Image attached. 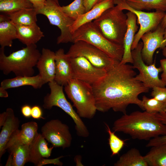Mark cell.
Returning a JSON list of instances; mask_svg holds the SVG:
<instances>
[{
  "label": "cell",
  "instance_id": "39",
  "mask_svg": "<svg viewBox=\"0 0 166 166\" xmlns=\"http://www.w3.org/2000/svg\"><path fill=\"white\" fill-rule=\"evenodd\" d=\"M31 2L34 8L36 10L41 9L44 6L46 0H28Z\"/></svg>",
  "mask_w": 166,
  "mask_h": 166
},
{
  "label": "cell",
  "instance_id": "31",
  "mask_svg": "<svg viewBox=\"0 0 166 166\" xmlns=\"http://www.w3.org/2000/svg\"><path fill=\"white\" fill-rule=\"evenodd\" d=\"M61 10L69 17L76 20L86 13L83 0H74L69 4L61 6Z\"/></svg>",
  "mask_w": 166,
  "mask_h": 166
},
{
  "label": "cell",
  "instance_id": "48",
  "mask_svg": "<svg viewBox=\"0 0 166 166\" xmlns=\"http://www.w3.org/2000/svg\"><path fill=\"white\" fill-rule=\"evenodd\" d=\"M103 0H98L97 3L99 2H101V1H103Z\"/></svg>",
  "mask_w": 166,
  "mask_h": 166
},
{
  "label": "cell",
  "instance_id": "12",
  "mask_svg": "<svg viewBox=\"0 0 166 166\" xmlns=\"http://www.w3.org/2000/svg\"><path fill=\"white\" fill-rule=\"evenodd\" d=\"M41 134L54 148L63 149L70 147L72 136L67 124L60 120H51L45 123L41 128Z\"/></svg>",
  "mask_w": 166,
  "mask_h": 166
},
{
  "label": "cell",
  "instance_id": "2",
  "mask_svg": "<svg viewBox=\"0 0 166 166\" xmlns=\"http://www.w3.org/2000/svg\"><path fill=\"white\" fill-rule=\"evenodd\" d=\"M112 129L114 132H121L129 135L133 139L148 140L166 135V125L155 114L145 111L124 114L114 122Z\"/></svg>",
  "mask_w": 166,
  "mask_h": 166
},
{
  "label": "cell",
  "instance_id": "29",
  "mask_svg": "<svg viewBox=\"0 0 166 166\" xmlns=\"http://www.w3.org/2000/svg\"><path fill=\"white\" fill-rule=\"evenodd\" d=\"M7 150L13 157V166H23L29 162L30 145L15 144L8 148Z\"/></svg>",
  "mask_w": 166,
  "mask_h": 166
},
{
  "label": "cell",
  "instance_id": "33",
  "mask_svg": "<svg viewBox=\"0 0 166 166\" xmlns=\"http://www.w3.org/2000/svg\"><path fill=\"white\" fill-rule=\"evenodd\" d=\"M106 130L109 134V144L112 152V156L117 155L125 144L124 140L121 139L112 132L109 125L105 123Z\"/></svg>",
  "mask_w": 166,
  "mask_h": 166
},
{
  "label": "cell",
  "instance_id": "13",
  "mask_svg": "<svg viewBox=\"0 0 166 166\" xmlns=\"http://www.w3.org/2000/svg\"><path fill=\"white\" fill-rule=\"evenodd\" d=\"M73 78L92 85L96 83L106 74V69L97 67L83 57H70Z\"/></svg>",
  "mask_w": 166,
  "mask_h": 166
},
{
  "label": "cell",
  "instance_id": "26",
  "mask_svg": "<svg viewBox=\"0 0 166 166\" xmlns=\"http://www.w3.org/2000/svg\"><path fill=\"white\" fill-rule=\"evenodd\" d=\"M151 147L144 156L148 166H166V143Z\"/></svg>",
  "mask_w": 166,
  "mask_h": 166
},
{
  "label": "cell",
  "instance_id": "27",
  "mask_svg": "<svg viewBox=\"0 0 166 166\" xmlns=\"http://www.w3.org/2000/svg\"><path fill=\"white\" fill-rule=\"evenodd\" d=\"M18 39L17 30L10 20L0 22V45L1 48L11 47L14 40Z\"/></svg>",
  "mask_w": 166,
  "mask_h": 166
},
{
  "label": "cell",
  "instance_id": "41",
  "mask_svg": "<svg viewBox=\"0 0 166 166\" xmlns=\"http://www.w3.org/2000/svg\"><path fill=\"white\" fill-rule=\"evenodd\" d=\"M6 113L4 112L0 114V128L2 126L6 118Z\"/></svg>",
  "mask_w": 166,
  "mask_h": 166
},
{
  "label": "cell",
  "instance_id": "14",
  "mask_svg": "<svg viewBox=\"0 0 166 166\" xmlns=\"http://www.w3.org/2000/svg\"><path fill=\"white\" fill-rule=\"evenodd\" d=\"M54 147H49L46 139L40 133H38L32 143L30 145L29 162L36 166H42L47 164H53L62 166L63 163L59 159L63 157L53 159H46L51 156Z\"/></svg>",
  "mask_w": 166,
  "mask_h": 166
},
{
  "label": "cell",
  "instance_id": "35",
  "mask_svg": "<svg viewBox=\"0 0 166 166\" xmlns=\"http://www.w3.org/2000/svg\"><path fill=\"white\" fill-rule=\"evenodd\" d=\"M151 96L153 98L166 104V88L154 86L152 88Z\"/></svg>",
  "mask_w": 166,
  "mask_h": 166
},
{
  "label": "cell",
  "instance_id": "7",
  "mask_svg": "<svg viewBox=\"0 0 166 166\" xmlns=\"http://www.w3.org/2000/svg\"><path fill=\"white\" fill-rule=\"evenodd\" d=\"M50 92L43 99V107L50 109L53 106L58 107L70 117L75 124V129L78 136L87 137L89 131L81 117L74 110L73 106L67 100L63 92V86L54 80L48 83Z\"/></svg>",
  "mask_w": 166,
  "mask_h": 166
},
{
  "label": "cell",
  "instance_id": "6",
  "mask_svg": "<svg viewBox=\"0 0 166 166\" xmlns=\"http://www.w3.org/2000/svg\"><path fill=\"white\" fill-rule=\"evenodd\" d=\"M73 42L82 41L101 49L112 58L121 61L124 52L123 45L113 43L101 33L93 22L85 23L72 34Z\"/></svg>",
  "mask_w": 166,
  "mask_h": 166
},
{
  "label": "cell",
  "instance_id": "37",
  "mask_svg": "<svg viewBox=\"0 0 166 166\" xmlns=\"http://www.w3.org/2000/svg\"><path fill=\"white\" fill-rule=\"evenodd\" d=\"M160 63L162 71L161 79L166 86V58L160 60Z\"/></svg>",
  "mask_w": 166,
  "mask_h": 166
},
{
  "label": "cell",
  "instance_id": "44",
  "mask_svg": "<svg viewBox=\"0 0 166 166\" xmlns=\"http://www.w3.org/2000/svg\"><path fill=\"white\" fill-rule=\"evenodd\" d=\"M13 160L12 156V154L10 153L5 166H13Z\"/></svg>",
  "mask_w": 166,
  "mask_h": 166
},
{
  "label": "cell",
  "instance_id": "40",
  "mask_svg": "<svg viewBox=\"0 0 166 166\" xmlns=\"http://www.w3.org/2000/svg\"><path fill=\"white\" fill-rule=\"evenodd\" d=\"M98 0H83L86 12L90 10L97 3Z\"/></svg>",
  "mask_w": 166,
  "mask_h": 166
},
{
  "label": "cell",
  "instance_id": "5",
  "mask_svg": "<svg viewBox=\"0 0 166 166\" xmlns=\"http://www.w3.org/2000/svg\"><path fill=\"white\" fill-rule=\"evenodd\" d=\"M64 90L82 118L91 119L97 110L92 85L72 78L65 86Z\"/></svg>",
  "mask_w": 166,
  "mask_h": 166
},
{
  "label": "cell",
  "instance_id": "1",
  "mask_svg": "<svg viewBox=\"0 0 166 166\" xmlns=\"http://www.w3.org/2000/svg\"><path fill=\"white\" fill-rule=\"evenodd\" d=\"M134 69L132 65L116 60L105 75L92 85L97 110L104 113L112 109L125 114L132 104L144 110L138 96L148 92L149 88L136 79Z\"/></svg>",
  "mask_w": 166,
  "mask_h": 166
},
{
  "label": "cell",
  "instance_id": "9",
  "mask_svg": "<svg viewBox=\"0 0 166 166\" xmlns=\"http://www.w3.org/2000/svg\"><path fill=\"white\" fill-rule=\"evenodd\" d=\"M69 57H83L95 66L107 70L117 60L94 45L85 42H76L66 53Z\"/></svg>",
  "mask_w": 166,
  "mask_h": 166
},
{
  "label": "cell",
  "instance_id": "3",
  "mask_svg": "<svg viewBox=\"0 0 166 166\" xmlns=\"http://www.w3.org/2000/svg\"><path fill=\"white\" fill-rule=\"evenodd\" d=\"M36 44H32L6 56L4 48L0 49V69L8 75L13 73L16 76H32L34 68L41 55Z\"/></svg>",
  "mask_w": 166,
  "mask_h": 166
},
{
  "label": "cell",
  "instance_id": "23",
  "mask_svg": "<svg viewBox=\"0 0 166 166\" xmlns=\"http://www.w3.org/2000/svg\"><path fill=\"white\" fill-rule=\"evenodd\" d=\"M45 83L39 74L35 76H16L3 80L1 87L7 89L20 86L30 85L35 89L41 88Z\"/></svg>",
  "mask_w": 166,
  "mask_h": 166
},
{
  "label": "cell",
  "instance_id": "21",
  "mask_svg": "<svg viewBox=\"0 0 166 166\" xmlns=\"http://www.w3.org/2000/svg\"><path fill=\"white\" fill-rule=\"evenodd\" d=\"M6 116L0 133V158L6 151V147L12 135L19 129L20 121L14 114V110L8 108Z\"/></svg>",
  "mask_w": 166,
  "mask_h": 166
},
{
  "label": "cell",
  "instance_id": "11",
  "mask_svg": "<svg viewBox=\"0 0 166 166\" xmlns=\"http://www.w3.org/2000/svg\"><path fill=\"white\" fill-rule=\"evenodd\" d=\"M114 3L123 10H128L135 14L137 17V22L140 25V28L135 36L131 50L136 47L144 34L156 28L161 23L166 13L158 11L148 12L136 10L128 6L125 1L114 0Z\"/></svg>",
  "mask_w": 166,
  "mask_h": 166
},
{
  "label": "cell",
  "instance_id": "19",
  "mask_svg": "<svg viewBox=\"0 0 166 166\" xmlns=\"http://www.w3.org/2000/svg\"><path fill=\"white\" fill-rule=\"evenodd\" d=\"M38 126L36 122L30 121L22 124L20 130L15 132L11 136L6 149L15 144L30 145L38 134Z\"/></svg>",
  "mask_w": 166,
  "mask_h": 166
},
{
  "label": "cell",
  "instance_id": "42",
  "mask_svg": "<svg viewBox=\"0 0 166 166\" xmlns=\"http://www.w3.org/2000/svg\"><path fill=\"white\" fill-rule=\"evenodd\" d=\"M10 20V19L8 14L0 13V22Z\"/></svg>",
  "mask_w": 166,
  "mask_h": 166
},
{
  "label": "cell",
  "instance_id": "4",
  "mask_svg": "<svg viewBox=\"0 0 166 166\" xmlns=\"http://www.w3.org/2000/svg\"><path fill=\"white\" fill-rule=\"evenodd\" d=\"M123 10L116 5L106 10L93 22L108 40L123 45L127 29V16Z\"/></svg>",
  "mask_w": 166,
  "mask_h": 166
},
{
  "label": "cell",
  "instance_id": "34",
  "mask_svg": "<svg viewBox=\"0 0 166 166\" xmlns=\"http://www.w3.org/2000/svg\"><path fill=\"white\" fill-rule=\"evenodd\" d=\"M155 115L162 123L166 125V112L158 113ZM165 143H166V135L159 136L151 139L146 145V147H151Z\"/></svg>",
  "mask_w": 166,
  "mask_h": 166
},
{
  "label": "cell",
  "instance_id": "16",
  "mask_svg": "<svg viewBox=\"0 0 166 166\" xmlns=\"http://www.w3.org/2000/svg\"><path fill=\"white\" fill-rule=\"evenodd\" d=\"M55 73L54 81L58 84L65 86L73 78L70 57L60 48L55 52Z\"/></svg>",
  "mask_w": 166,
  "mask_h": 166
},
{
  "label": "cell",
  "instance_id": "28",
  "mask_svg": "<svg viewBox=\"0 0 166 166\" xmlns=\"http://www.w3.org/2000/svg\"><path fill=\"white\" fill-rule=\"evenodd\" d=\"M125 2L130 7L137 10H154L166 11V0H126Z\"/></svg>",
  "mask_w": 166,
  "mask_h": 166
},
{
  "label": "cell",
  "instance_id": "49",
  "mask_svg": "<svg viewBox=\"0 0 166 166\" xmlns=\"http://www.w3.org/2000/svg\"><path fill=\"white\" fill-rule=\"evenodd\" d=\"M117 0L121 1H125L126 0Z\"/></svg>",
  "mask_w": 166,
  "mask_h": 166
},
{
  "label": "cell",
  "instance_id": "45",
  "mask_svg": "<svg viewBox=\"0 0 166 166\" xmlns=\"http://www.w3.org/2000/svg\"><path fill=\"white\" fill-rule=\"evenodd\" d=\"M161 26L166 30V12L165 15L160 23Z\"/></svg>",
  "mask_w": 166,
  "mask_h": 166
},
{
  "label": "cell",
  "instance_id": "15",
  "mask_svg": "<svg viewBox=\"0 0 166 166\" xmlns=\"http://www.w3.org/2000/svg\"><path fill=\"white\" fill-rule=\"evenodd\" d=\"M165 31V30L160 24L156 29L146 33L141 37L143 46L141 55L146 64H152L153 54L156 50L164 47L166 41L164 38Z\"/></svg>",
  "mask_w": 166,
  "mask_h": 166
},
{
  "label": "cell",
  "instance_id": "38",
  "mask_svg": "<svg viewBox=\"0 0 166 166\" xmlns=\"http://www.w3.org/2000/svg\"><path fill=\"white\" fill-rule=\"evenodd\" d=\"M32 107L29 105H25L22 106L21 112L22 115L25 117L29 118L31 117Z\"/></svg>",
  "mask_w": 166,
  "mask_h": 166
},
{
  "label": "cell",
  "instance_id": "10",
  "mask_svg": "<svg viewBox=\"0 0 166 166\" xmlns=\"http://www.w3.org/2000/svg\"><path fill=\"white\" fill-rule=\"evenodd\" d=\"M143 46V42H140L136 47L131 51L133 67L139 71V73L135 76L136 79L149 89L154 86L165 87L159 77V73L162 71L161 67L157 68L155 63L148 65L143 60L141 55Z\"/></svg>",
  "mask_w": 166,
  "mask_h": 166
},
{
  "label": "cell",
  "instance_id": "8",
  "mask_svg": "<svg viewBox=\"0 0 166 166\" xmlns=\"http://www.w3.org/2000/svg\"><path fill=\"white\" fill-rule=\"evenodd\" d=\"M58 0H46L42 8L37 11V14L45 16L50 23L57 26L61 34L57 39V43L73 42L70 28L74 21L67 16L61 9Z\"/></svg>",
  "mask_w": 166,
  "mask_h": 166
},
{
  "label": "cell",
  "instance_id": "30",
  "mask_svg": "<svg viewBox=\"0 0 166 166\" xmlns=\"http://www.w3.org/2000/svg\"><path fill=\"white\" fill-rule=\"evenodd\" d=\"M34 8L28 0H4L0 1V13L9 14L22 9Z\"/></svg>",
  "mask_w": 166,
  "mask_h": 166
},
{
  "label": "cell",
  "instance_id": "18",
  "mask_svg": "<svg viewBox=\"0 0 166 166\" xmlns=\"http://www.w3.org/2000/svg\"><path fill=\"white\" fill-rule=\"evenodd\" d=\"M126 14L127 16V29L124 39V54L120 62L123 64L128 63L132 64L133 60L131 54V47L138 26L136 23L137 17L135 14L128 11Z\"/></svg>",
  "mask_w": 166,
  "mask_h": 166
},
{
  "label": "cell",
  "instance_id": "22",
  "mask_svg": "<svg viewBox=\"0 0 166 166\" xmlns=\"http://www.w3.org/2000/svg\"><path fill=\"white\" fill-rule=\"evenodd\" d=\"M14 25L17 30L18 39L26 46L36 44L44 36L37 24L31 26Z\"/></svg>",
  "mask_w": 166,
  "mask_h": 166
},
{
  "label": "cell",
  "instance_id": "17",
  "mask_svg": "<svg viewBox=\"0 0 166 166\" xmlns=\"http://www.w3.org/2000/svg\"><path fill=\"white\" fill-rule=\"evenodd\" d=\"M55 53L43 48L36 66L45 83L54 80L55 73Z\"/></svg>",
  "mask_w": 166,
  "mask_h": 166
},
{
  "label": "cell",
  "instance_id": "20",
  "mask_svg": "<svg viewBox=\"0 0 166 166\" xmlns=\"http://www.w3.org/2000/svg\"><path fill=\"white\" fill-rule=\"evenodd\" d=\"M114 0H103L97 3L89 11L80 16L70 28L72 34L81 25L92 22L105 11L114 6Z\"/></svg>",
  "mask_w": 166,
  "mask_h": 166
},
{
  "label": "cell",
  "instance_id": "46",
  "mask_svg": "<svg viewBox=\"0 0 166 166\" xmlns=\"http://www.w3.org/2000/svg\"><path fill=\"white\" fill-rule=\"evenodd\" d=\"M162 49V54L164 57H166V41L165 43L164 46Z\"/></svg>",
  "mask_w": 166,
  "mask_h": 166
},
{
  "label": "cell",
  "instance_id": "32",
  "mask_svg": "<svg viewBox=\"0 0 166 166\" xmlns=\"http://www.w3.org/2000/svg\"><path fill=\"white\" fill-rule=\"evenodd\" d=\"M141 100L144 110L149 113L155 114L166 112V104L154 98H149L144 96Z\"/></svg>",
  "mask_w": 166,
  "mask_h": 166
},
{
  "label": "cell",
  "instance_id": "43",
  "mask_svg": "<svg viewBox=\"0 0 166 166\" xmlns=\"http://www.w3.org/2000/svg\"><path fill=\"white\" fill-rule=\"evenodd\" d=\"M6 90L4 88L0 87V97H1L6 98L8 97V93Z\"/></svg>",
  "mask_w": 166,
  "mask_h": 166
},
{
  "label": "cell",
  "instance_id": "36",
  "mask_svg": "<svg viewBox=\"0 0 166 166\" xmlns=\"http://www.w3.org/2000/svg\"><path fill=\"white\" fill-rule=\"evenodd\" d=\"M31 117L34 119H45L42 117V112L41 108L38 105H35L31 108Z\"/></svg>",
  "mask_w": 166,
  "mask_h": 166
},
{
  "label": "cell",
  "instance_id": "50",
  "mask_svg": "<svg viewBox=\"0 0 166 166\" xmlns=\"http://www.w3.org/2000/svg\"><path fill=\"white\" fill-rule=\"evenodd\" d=\"M2 0H0V1H2Z\"/></svg>",
  "mask_w": 166,
  "mask_h": 166
},
{
  "label": "cell",
  "instance_id": "47",
  "mask_svg": "<svg viewBox=\"0 0 166 166\" xmlns=\"http://www.w3.org/2000/svg\"><path fill=\"white\" fill-rule=\"evenodd\" d=\"M164 38L165 40H166V30H165V31L164 34Z\"/></svg>",
  "mask_w": 166,
  "mask_h": 166
},
{
  "label": "cell",
  "instance_id": "25",
  "mask_svg": "<svg viewBox=\"0 0 166 166\" xmlns=\"http://www.w3.org/2000/svg\"><path fill=\"white\" fill-rule=\"evenodd\" d=\"M114 166H148L144 156L136 148H132L122 155Z\"/></svg>",
  "mask_w": 166,
  "mask_h": 166
},
{
  "label": "cell",
  "instance_id": "24",
  "mask_svg": "<svg viewBox=\"0 0 166 166\" xmlns=\"http://www.w3.org/2000/svg\"><path fill=\"white\" fill-rule=\"evenodd\" d=\"M37 14L34 8L23 9L8 14L10 20L14 24L24 26L36 24Z\"/></svg>",
  "mask_w": 166,
  "mask_h": 166
}]
</instances>
